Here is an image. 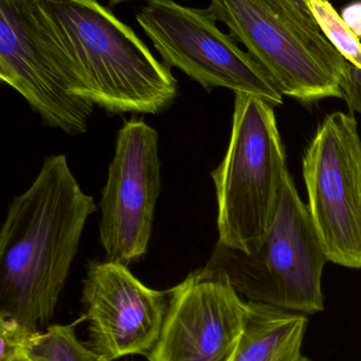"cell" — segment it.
I'll list each match as a JSON object with an SVG mask.
<instances>
[{
  "instance_id": "obj_13",
  "label": "cell",
  "mask_w": 361,
  "mask_h": 361,
  "mask_svg": "<svg viewBox=\"0 0 361 361\" xmlns=\"http://www.w3.org/2000/svg\"><path fill=\"white\" fill-rule=\"evenodd\" d=\"M25 354L33 361H105L87 343H81L73 326L53 324L37 332L28 345Z\"/></svg>"
},
{
  "instance_id": "obj_16",
  "label": "cell",
  "mask_w": 361,
  "mask_h": 361,
  "mask_svg": "<svg viewBox=\"0 0 361 361\" xmlns=\"http://www.w3.org/2000/svg\"><path fill=\"white\" fill-rule=\"evenodd\" d=\"M343 99L347 102L350 112L361 114V69L345 63V71L341 78Z\"/></svg>"
},
{
  "instance_id": "obj_21",
  "label": "cell",
  "mask_w": 361,
  "mask_h": 361,
  "mask_svg": "<svg viewBox=\"0 0 361 361\" xmlns=\"http://www.w3.org/2000/svg\"><path fill=\"white\" fill-rule=\"evenodd\" d=\"M290 361H309V358L305 357L303 354H300V355L297 356V357H295L294 360Z\"/></svg>"
},
{
  "instance_id": "obj_12",
  "label": "cell",
  "mask_w": 361,
  "mask_h": 361,
  "mask_svg": "<svg viewBox=\"0 0 361 361\" xmlns=\"http://www.w3.org/2000/svg\"><path fill=\"white\" fill-rule=\"evenodd\" d=\"M303 314L248 301L245 328L230 361H290L302 354Z\"/></svg>"
},
{
  "instance_id": "obj_2",
  "label": "cell",
  "mask_w": 361,
  "mask_h": 361,
  "mask_svg": "<svg viewBox=\"0 0 361 361\" xmlns=\"http://www.w3.org/2000/svg\"><path fill=\"white\" fill-rule=\"evenodd\" d=\"M64 154L47 157L31 186L8 205L0 233V315L46 326L97 212Z\"/></svg>"
},
{
  "instance_id": "obj_7",
  "label": "cell",
  "mask_w": 361,
  "mask_h": 361,
  "mask_svg": "<svg viewBox=\"0 0 361 361\" xmlns=\"http://www.w3.org/2000/svg\"><path fill=\"white\" fill-rule=\"evenodd\" d=\"M307 209L329 262L361 269V140L354 114L333 112L305 150Z\"/></svg>"
},
{
  "instance_id": "obj_8",
  "label": "cell",
  "mask_w": 361,
  "mask_h": 361,
  "mask_svg": "<svg viewBox=\"0 0 361 361\" xmlns=\"http://www.w3.org/2000/svg\"><path fill=\"white\" fill-rule=\"evenodd\" d=\"M158 133L131 118L117 135L100 202V241L105 261L129 265L148 252L161 192Z\"/></svg>"
},
{
  "instance_id": "obj_6",
  "label": "cell",
  "mask_w": 361,
  "mask_h": 361,
  "mask_svg": "<svg viewBox=\"0 0 361 361\" xmlns=\"http://www.w3.org/2000/svg\"><path fill=\"white\" fill-rule=\"evenodd\" d=\"M136 19L162 63L177 68L208 92L226 88L260 97L273 107L283 104L267 72L231 34L218 29L209 8L148 0Z\"/></svg>"
},
{
  "instance_id": "obj_10",
  "label": "cell",
  "mask_w": 361,
  "mask_h": 361,
  "mask_svg": "<svg viewBox=\"0 0 361 361\" xmlns=\"http://www.w3.org/2000/svg\"><path fill=\"white\" fill-rule=\"evenodd\" d=\"M160 336L150 361H230L245 328L248 301L222 278L190 274L169 290Z\"/></svg>"
},
{
  "instance_id": "obj_14",
  "label": "cell",
  "mask_w": 361,
  "mask_h": 361,
  "mask_svg": "<svg viewBox=\"0 0 361 361\" xmlns=\"http://www.w3.org/2000/svg\"><path fill=\"white\" fill-rule=\"evenodd\" d=\"M318 27L345 61L361 69V42L329 0H309Z\"/></svg>"
},
{
  "instance_id": "obj_11",
  "label": "cell",
  "mask_w": 361,
  "mask_h": 361,
  "mask_svg": "<svg viewBox=\"0 0 361 361\" xmlns=\"http://www.w3.org/2000/svg\"><path fill=\"white\" fill-rule=\"evenodd\" d=\"M0 78L47 126L87 133L95 105L69 92L30 29L21 0H0Z\"/></svg>"
},
{
  "instance_id": "obj_5",
  "label": "cell",
  "mask_w": 361,
  "mask_h": 361,
  "mask_svg": "<svg viewBox=\"0 0 361 361\" xmlns=\"http://www.w3.org/2000/svg\"><path fill=\"white\" fill-rule=\"evenodd\" d=\"M208 8L246 47L282 95L304 106L343 99L341 78L347 61L283 0H211Z\"/></svg>"
},
{
  "instance_id": "obj_18",
  "label": "cell",
  "mask_w": 361,
  "mask_h": 361,
  "mask_svg": "<svg viewBox=\"0 0 361 361\" xmlns=\"http://www.w3.org/2000/svg\"><path fill=\"white\" fill-rule=\"evenodd\" d=\"M341 16L355 35L361 38V2H354L345 6Z\"/></svg>"
},
{
  "instance_id": "obj_17",
  "label": "cell",
  "mask_w": 361,
  "mask_h": 361,
  "mask_svg": "<svg viewBox=\"0 0 361 361\" xmlns=\"http://www.w3.org/2000/svg\"><path fill=\"white\" fill-rule=\"evenodd\" d=\"M283 2L309 29L316 32H321L315 19H314L311 10H309V0H283Z\"/></svg>"
},
{
  "instance_id": "obj_9",
  "label": "cell",
  "mask_w": 361,
  "mask_h": 361,
  "mask_svg": "<svg viewBox=\"0 0 361 361\" xmlns=\"http://www.w3.org/2000/svg\"><path fill=\"white\" fill-rule=\"evenodd\" d=\"M169 290L144 286L127 265L90 261L83 281L87 345L105 361L148 355L158 341Z\"/></svg>"
},
{
  "instance_id": "obj_19",
  "label": "cell",
  "mask_w": 361,
  "mask_h": 361,
  "mask_svg": "<svg viewBox=\"0 0 361 361\" xmlns=\"http://www.w3.org/2000/svg\"><path fill=\"white\" fill-rule=\"evenodd\" d=\"M126 1H131V0H108V6H110V8H114V6ZM146 1H148V0H146Z\"/></svg>"
},
{
  "instance_id": "obj_20",
  "label": "cell",
  "mask_w": 361,
  "mask_h": 361,
  "mask_svg": "<svg viewBox=\"0 0 361 361\" xmlns=\"http://www.w3.org/2000/svg\"><path fill=\"white\" fill-rule=\"evenodd\" d=\"M12 361H33L30 360L29 357H28L27 354H23V355L17 356L16 358H14Z\"/></svg>"
},
{
  "instance_id": "obj_1",
  "label": "cell",
  "mask_w": 361,
  "mask_h": 361,
  "mask_svg": "<svg viewBox=\"0 0 361 361\" xmlns=\"http://www.w3.org/2000/svg\"><path fill=\"white\" fill-rule=\"evenodd\" d=\"M47 56L74 97L110 114H158L178 82L143 40L97 0H21Z\"/></svg>"
},
{
  "instance_id": "obj_4",
  "label": "cell",
  "mask_w": 361,
  "mask_h": 361,
  "mask_svg": "<svg viewBox=\"0 0 361 361\" xmlns=\"http://www.w3.org/2000/svg\"><path fill=\"white\" fill-rule=\"evenodd\" d=\"M275 107L235 93L228 149L211 171L218 202V242L256 252L271 228L288 175Z\"/></svg>"
},
{
  "instance_id": "obj_15",
  "label": "cell",
  "mask_w": 361,
  "mask_h": 361,
  "mask_svg": "<svg viewBox=\"0 0 361 361\" xmlns=\"http://www.w3.org/2000/svg\"><path fill=\"white\" fill-rule=\"evenodd\" d=\"M37 332L14 318L0 315V361H12L25 354L30 341Z\"/></svg>"
},
{
  "instance_id": "obj_3",
  "label": "cell",
  "mask_w": 361,
  "mask_h": 361,
  "mask_svg": "<svg viewBox=\"0 0 361 361\" xmlns=\"http://www.w3.org/2000/svg\"><path fill=\"white\" fill-rule=\"evenodd\" d=\"M328 262L307 206L288 171L262 245L246 254L218 243L207 264L195 273L226 280L249 302L314 315L324 310L322 273Z\"/></svg>"
}]
</instances>
